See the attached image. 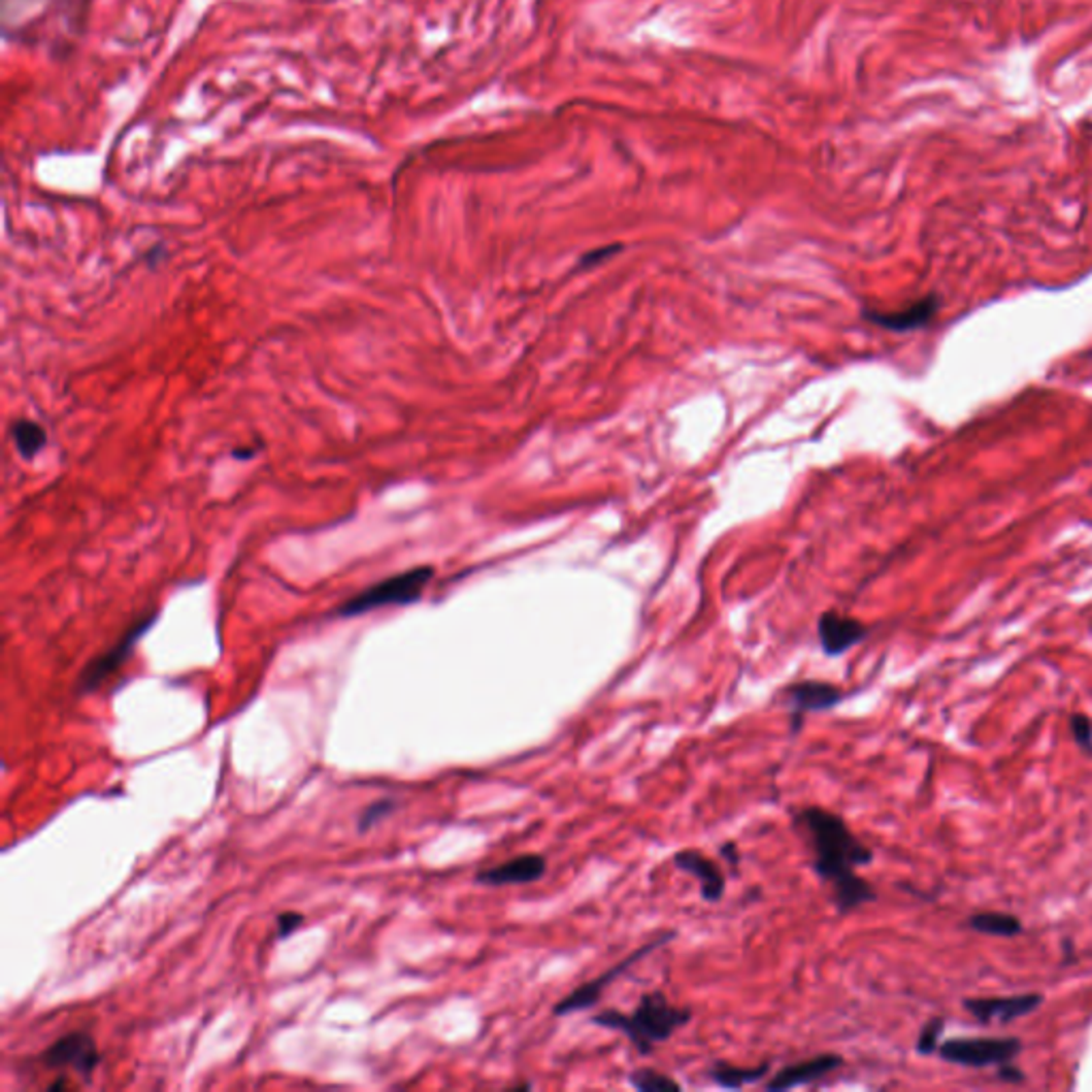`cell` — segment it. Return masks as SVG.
Wrapping results in <instances>:
<instances>
[{"label": "cell", "mask_w": 1092, "mask_h": 1092, "mask_svg": "<svg viewBox=\"0 0 1092 1092\" xmlns=\"http://www.w3.org/2000/svg\"><path fill=\"white\" fill-rule=\"evenodd\" d=\"M617 250H619V247H608V250H600V253H591V255H587V257L581 259V265H587V263H589V265H594L596 261H600V259H608L610 255H615Z\"/></svg>", "instance_id": "484cf974"}, {"label": "cell", "mask_w": 1092, "mask_h": 1092, "mask_svg": "<svg viewBox=\"0 0 1092 1092\" xmlns=\"http://www.w3.org/2000/svg\"><path fill=\"white\" fill-rule=\"evenodd\" d=\"M1022 1052V1041L1018 1037H954L941 1041L937 1054L941 1060L952 1065L986 1069L1014 1063V1058Z\"/></svg>", "instance_id": "8992f818"}, {"label": "cell", "mask_w": 1092, "mask_h": 1092, "mask_svg": "<svg viewBox=\"0 0 1092 1092\" xmlns=\"http://www.w3.org/2000/svg\"><path fill=\"white\" fill-rule=\"evenodd\" d=\"M1069 730L1073 734V740L1086 754H1092V722L1086 715H1071Z\"/></svg>", "instance_id": "7402d4cb"}, {"label": "cell", "mask_w": 1092, "mask_h": 1092, "mask_svg": "<svg viewBox=\"0 0 1092 1092\" xmlns=\"http://www.w3.org/2000/svg\"><path fill=\"white\" fill-rule=\"evenodd\" d=\"M393 808H395V802L389 800V798L371 802L369 806H365V810L361 814V818H359V822H357V828H359L361 832L369 830L373 824H378L385 816H389Z\"/></svg>", "instance_id": "44dd1931"}, {"label": "cell", "mask_w": 1092, "mask_h": 1092, "mask_svg": "<svg viewBox=\"0 0 1092 1092\" xmlns=\"http://www.w3.org/2000/svg\"><path fill=\"white\" fill-rule=\"evenodd\" d=\"M275 924H277V939H285V937H289L293 930H297L303 924V916L297 914V912L279 914Z\"/></svg>", "instance_id": "603a6c76"}, {"label": "cell", "mask_w": 1092, "mask_h": 1092, "mask_svg": "<svg viewBox=\"0 0 1092 1092\" xmlns=\"http://www.w3.org/2000/svg\"><path fill=\"white\" fill-rule=\"evenodd\" d=\"M866 636L868 628L854 617L826 610L818 621L820 647L828 658H840V655H846L850 649L860 644Z\"/></svg>", "instance_id": "9a60e30c"}, {"label": "cell", "mask_w": 1092, "mask_h": 1092, "mask_svg": "<svg viewBox=\"0 0 1092 1092\" xmlns=\"http://www.w3.org/2000/svg\"><path fill=\"white\" fill-rule=\"evenodd\" d=\"M47 1088H49V1090H60V1088H67V1080H58V1082L49 1084Z\"/></svg>", "instance_id": "4316f807"}, {"label": "cell", "mask_w": 1092, "mask_h": 1092, "mask_svg": "<svg viewBox=\"0 0 1092 1092\" xmlns=\"http://www.w3.org/2000/svg\"><path fill=\"white\" fill-rule=\"evenodd\" d=\"M843 1065H846L843 1056L834 1054V1052H824V1054L810 1056L806 1060H798V1063L779 1069L776 1073L770 1076L768 1082H764V1088L770 1092H786L792 1088L808 1086V1084H816L828 1078L830 1073L838 1071Z\"/></svg>", "instance_id": "4fadbf2b"}, {"label": "cell", "mask_w": 1092, "mask_h": 1092, "mask_svg": "<svg viewBox=\"0 0 1092 1092\" xmlns=\"http://www.w3.org/2000/svg\"><path fill=\"white\" fill-rule=\"evenodd\" d=\"M92 0H0V33L7 43L67 54L84 35Z\"/></svg>", "instance_id": "7a4b0ae2"}, {"label": "cell", "mask_w": 1092, "mask_h": 1092, "mask_svg": "<svg viewBox=\"0 0 1092 1092\" xmlns=\"http://www.w3.org/2000/svg\"><path fill=\"white\" fill-rule=\"evenodd\" d=\"M766 1076H770V1063H762L756 1067H740L726 1063V1060H715V1063L706 1069V1078L726 1090H740L744 1086L760 1084Z\"/></svg>", "instance_id": "2e32d148"}, {"label": "cell", "mask_w": 1092, "mask_h": 1092, "mask_svg": "<svg viewBox=\"0 0 1092 1092\" xmlns=\"http://www.w3.org/2000/svg\"><path fill=\"white\" fill-rule=\"evenodd\" d=\"M843 700H846V692L830 681L806 679V681L790 683L784 690V704L790 708L792 734H796L802 728L806 715L828 713L836 708Z\"/></svg>", "instance_id": "52a82bcc"}, {"label": "cell", "mask_w": 1092, "mask_h": 1092, "mask_svg": "<svg viewBox=\"0 0 1092 1092\" xmlns=\"http://www.w3.org/2000/svg\"><path fill=\"white\" fill-rule=\"evenodd\" d=\"M998 1078H1001L1003 1082H1010V1084L1024 1082V1073L1018 1067H1014V1063L998 1065Z\"/></svg>", "instance_id": "cb8c5ba5"}, {"label": "cell", "mask_w": 1092, "mask_h": 1092, "mask_svg": "<svg viewBox=\"0 0 1092 1092\" xmlns=\"http://www.w3.org/2000/svg\"><path fill=\"white\" fill-rule=\"evenodd\" d=\"M941 307V297L937 293H930L922 299H918L916 303L907 305V307H900V309H872V307H864L862 309V319L878 325L886 331H894V333H907V331H918V329H924L928 327L934 317H937V311Z\"/></svg>", "instance_id": "8fae6325"}, {"label": "cell", "mask_w": 1092, "mask_h": 1092, "mask_svg": "<svg viewBox=\"0 0 1092 1092\" xmlns=\"http://www.w3.org/2000/svg\"><path fill=\"white\" fill-rule=\"evenodd\" d=\"M431 578H433L431 566L412 568L408 572H401L397 576L385 578L383 583L367 587L365 591H361L359 596L341 604L337 613L341 617H357V615H365L369 610L385 608V606H410L421 600L423 591Z\"/></svg>", "instance_id": "277c9868"}, {"label": "cell", "mask_w": 1092, "mask_h": 1092, "mask_svg": "<svg viewBox=\"0 0 1092 1092\" xmlns=\"http://www.w3.org/2000/svg\"><path fill=\"white\" fill-rule=\"evenodd\" d=\"M154 621H156V613H150L143 619L135 621L133 626L127 632H124V636L109 651L101 653L99 658L92 660L84 668V672H81V676L77 681L79 692L81 694H90V692L99 690L101 685H103V681H107L124 662L129 660V655L133 653V649L137 647L141 636L154 626Z\"/></svg>", "instance_id": "ba28073f"}, {"label": "cell", "mask_w": 1092, "mask_h": 1092, "mask_svg": "<svg viewBox=\"0 0 1092 1092\" xmlns=\"http://www.w3.org/2000/svg\"><path fill=\"white\" fill-rule=\"evenodd\" d=\"M672 864L676 870L692 875L700 886V896L708 904L722 902L726 896V875L722 866L717 864L713 858L702 854L700 850L685 848L679 850L672 856Z\"/></svg>", "instance_id": "5bb4252c"}, {"label": "cell", "mask_w": 1092, "mask_h": 1092, "mask_svg": "<svg viewBox=\"0 0 1092 1092\" xmlns=\"http://www.w3.org/2000/svg\"><path fill=\"white\" fill-rule=\"evenodd\" d=\"M946 1031V1020L944 1018H932L928 1020L922 1031L918 1035V1044H916V1050L918 1054L922 1056H930V1054H937L939 1046H941V1035Z\"/></svg>", "instance_id": "ffe728a7"}, {"label": "cell", "mask_w": 1092, "mask_h": 1092, "mask_svg": "<svg viewBox=\"0 0 1092 1092\" xmlns=\"http://www.w3.org/2000/svg\"><path fill=\"white\" fill-rule=\"evenodd\" d=\"M41 1063L49 1069H65L71 1067L79 1076L88 1078L92 1071L97 1069L101 1063V1054L97 1050V1044L92 1041L88 1033H69L54 1041L41 1056Z\"/></svg>", "instance_id": "30bf717a"}, {"label": "cell", "mask_w": 1092, "mask_h": 1092, "mask_svg": "<svg viewBox=\"0 0 1092 1092\" xmlns=\"http://www.w3.org/2000/svg\"><path fill=\"white\" fill-rule=\"evenodd\" d=\"M628 1082L638 1092H681L683 1090L681 1082H676L668 1073L653 1069V1067H638L630 1071Z\"/></svg>", "instance_id": "d6986e66"}, {"label": "cell", "mask_w": 1092, "mask_h": 1092, "mask_svg": "<svg viewBox=\"0 0 1092 1092\" xmlns=\"http://www.w3.org/2000/svg\"><path fill=\"white\" fill-rule=\"evenodd\" d=\"M549 870V860L542 854H521L506 862L478 870L476 884L485 888L506 886H532L540 882Z\"/></svg>", "instance_id": "7c38bea8"}, {"label": "cell", "mask_w": 1092, "mask_h": 1092, "mask_svg": "<svg viewBox=\"0 0 1092 1092\" xmlns=\"http://www.w3.org/2000/svg\"><path fill=\"white\" fill-rule=\"evenodd\" d=\"M720 854H722V858H724L732 868H736V866L740 864L738 848H736V843H732V840H728V843H722V846H720Z\"/></svg>", "instance_id": "d4e9b609"}, {"label": "cell", "mask_w": 1092, "mask_h": 1092, "mask_svg": "<svg viewBox=\"0 0 1092 1092\" xmlns=\"http://www.w3.org/2000/svg\"><path fill=\"white\" fill-rule=\"evenodd\" d=\"M672 939H676V932L674 930H668V932H662L658 934V937L651 939L649 944L636 948L632 954H628L623 960H619L617 964H613L610 969H606L602 975L589 980L581 986H576L570 994H566L561 1001H557L553 1005V1016L557 1018H564V1016H572V1014H581V1012H587L591 1007H596L600 1003V998L604 994V990L615 984L621 975H626V971H630L634 964H638L640 960H644L649 954H653L655 950H660L664 946H668Z\"/></svg>", "instance_id": "5b68a950"}, {"label": "cell", "mask_w": 1092, "mask_h": 1092, "mask_svg": "<svg viewBox=\"0 0 1092 1092\" xmlns=\"http://www.w3.org/2000/svg\"><path fill=\"white\" fill-rule=\"evenodd\" d=\"M1044 1005V996L1037 992L1010 994V996H973L964 998V1012L973 1016L980 1024H1010L1024 1016L1035 1014Z\"/></svg>", "instance_id": "9c48e42d"}, {"label": "cell", "mask_w": 1092, "mask_h": 1092, "mask_svg": "<svg viewBox=\"0 0 1092 1092\" xmlns=\"http://www.w3.org/2000/svg\"><path fill=\"white\" fill-rule=\"evenodd\" d=\"M694 1014L688 1007L672 1005L662 990L640 996L634 1012L602 1010L591 1016V1024L626 1037L640 1056H651L655 1048L666 1044L681 1028L692 1022Z\"/></svg>", "instance_id": "3957f363"}, {"label": "cell", "mask_w": 1092, "mask_h": 1092, "mask_svg": "<svg viewBox=\"0 0 1092 1092\" xmlns=\"http://www.w3.org/2000/svg\"><path fill=\"white\" fill-rule=\"evenodd\" d=\"M966 924H969V928H973L980 934H988V937H1001V939H1014L1024 932L1020 918L1007 912H980V914L969 916Z\"/></svg>", "instance_id": "e0dca14e"}, {"label": "cell", "mask_w": 1092, "mask_h": 1092, "mask_svg": "<svg viewBox=\"0 0 1092 1092\" xmlns=\"http://www.w3.org/2000/svg\"><path fill=\"white\" fill-rule=\"evenodd\" d=\"M18 453L24 459L37 457L47 446V431L35 421H18L11 429Z\"/></svg>", "instance_id": "ac0fdd59"}, {"label": "cell", "mask_w": 1092, "mask_h": 1092, "mask_svg": "<svg viewBox=\"0 0 1092 1092\" xmlns=\"http://www.w3.org/2000/svg\"><path fill=\"white\" fill-rule=\"evenodd\" d=\"M792 820L810 852V870L828 888L830 902L840 916L878 900L872 884L856 872L872 864L875 854L843 818L824 806H802Z\"/></svg>", "instance_id": "6da1fadb"}]
</instances>
